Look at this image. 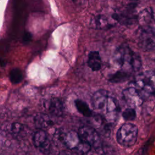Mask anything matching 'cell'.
<instances>
[{
	"label": "cell",
	"instance_id": "cell-1",
	"mask_svg": "<svg viewBox=\"0 0 155 155\" xmlns=\"http://www.w3.org/2000/svg\"><path fill=\"white\" fill-rule=\"evenodd\" d=\"M113 58L122 71L130 73L138 71L141 68L140 56L126 44H122L117 48Z\"/></svg>",
	"mask_w": 155,
	"mask_h": 155
},
{
	"label": "cell",
	"instance_id": "cell-2",
	"mask_svg": "<svg viewBox=\"0 0 155 155\" xmlns=\"http://www.w3.org/2000/svg\"><path fill=\"white\" fill-rule=\"evenodd\" d=\"M138 134L137 127L130 122L120 126L116 134L118 143L125 147H130L135 144Z\"/></svg>",
	"mask_w": 155,
	"mask_h": 155
},
{
	"label": "cell",
	"instance_id": "cell-3",
	"mask_svg": "<svg viewBox=\"0 0 155 155\" xmlns=\"http://www.w3.org/2000/svg\"><path fill=\"white\" fill-rule=\"evenodd\" d=\"M136 87L143 95H153L154 93V73L152 71H147L137 74L134 79Z\"/></svg>",
	"mask_w": 155,
	"mask_h": 155
},
{
	"label": "cell",
	"instance_id": "cell-4",
	"mask_svg": "<svg viewBox=\"0 0 155 155\" xmlns=\"http://www.w3.org/2000/svg\"><path fill=\"white\" fill-rule=\"evenodd\" d=\"M61 139L63 144L71 150L86 153L91 149L90 146L81 140L78 132L75 131L71 130L64 133L61 135Z\"/></svg>",
	"mask_w": 155,
	"mask_h": 155
},
{
	"label": "cell",
	"instance_id": "cell-5",
	"mask_svg": "<svg viewBox=\"0 0 155 155\" xmlns=\"http://www.w3.org/2000/svg\"><path fill=\"white\" fill-rule=\"evenodd\" d=\"M136 6V3H130L122 8L116 10L112 15L113 19L123 25H131L137 20Z\"/></svg>",
	"mask_w": 155,
	"mask_h": 155
},
{
	"label": "cell",
	"instance_id": "cell-6",
	"mask_svg": "<svg viewBox=\"0 0 155 155\" xmlns=\"http://www.w3.org/2000/svg\"><path fill=\"white\" fill-rule=\"evenodd\" d=\"M81 140L91 148H100L102 145L101 137L97 131L90 126H82L78 132Z\"/></svg>",
	"mask_w": 155,
	"mask_h": 155
},
{
	"label": "cell",
	"instance_id": "cell-7",
	"mask_svg": "<svg viewBox=\"0 0 155 155\" xmlns=\"http://www.w3.org/2000/svg\"><path fill=\"white\" fill-rule=\"evenodd\" d=\"M140 29L154 32V11L151 7L142 10L137 16Z\"/></svg>",
	"mask_w": 155,
	"mask_h": 155
},
{
	"label": "cell",
	"instance_id": "cell-8",
	"mask_svg": "<svg viewBox=\"0 0 155 155\" xmlns=\"http://www.w3.org/2000/svg\"><path fill=\"white\" fill-rule=\"evenodd\" d=\"M123 97L126 103L130 107H137L143 102V96L134 86L129 87L122 91Z\"/></svg>",
	"mask_w": 155,
	"mask_h": 155
},
{
	"label": "cell",
	"instance_id": "cell-9",
	"mask_svg": "<svg viewBox=\"0 0 155 155\" xmlns=\"http://www.w3.org/2000/svg\"><path fill=\"white\" fill-rule=\"evenodd\" d=\"M33 144L41 152L47 154L50 152L51 143L47 133L43 130L36 131L33 137Z\"/></svg>",
	"mask_w": 155,
	"mask_h": 155
},
{
	"label": "cell",
	"instance_id": "cell-10",
	"mask_svg": "<svg viewBox=\"0 0 155 155\" xmlns=\"http://www.w3.org/2000/svg\"><path fill=\"white\" fill-rule=\"evenodd\" d=\"M138 44L143 50H153L154 48V32L139 28L138 33Z\"/></svg>",
	"mask_w": 155,
	"mask_h": 155
},
{
	"label": "cell",
	"instance_id": "cell-11",
	"mask_svg": "<svg viewBox=\"0 0 155 155\" xmlns=\"http://www.w3.org/2000/svg\"><path fill=\"white\" fill-rule=\"evenodd\" d=\"M106 116L108 120L113 122L116 120L117 114L119 113L120 108L119 102L116 98L113 96H108L106 105Z\"/></svg>",
	"mask_w": 155,
	"mask_h": 155
},
{
	"label": "cell",
	"instance_id": "cell-12",
	"mask_svg": "<svg viewBox=\"0 0 155 155\" xmlns=\"http://www.w3.org/2000/svg\"><path fill=\"white\" fill-rule=\"evenodd\" d=\"M108 96V92L105 90L101 89L96 91L91 98L92 107L97 110L104 109L105 107Z\"/></svg>",
	"mask_w": 155,
	"mask_h": 155
},
{
	"label": "cell",
	"instance_id": "cell-13",
	"mask_svg": "<svg viewBox=\"0 0 155 155\" xmlns=\"http://www.w3.org/2000/svg\"><path fill=\"white\" fill-rule=\"evenodd\" d=\"M93 27L97 29H107L113 26V23L105 15L99 14L94 16L91 20Z\"/></svg>",
	"mask_w": 155,
	"mask_h": 155
},
{
	"label": "cell",
	"instance_id": "cell-14",
	"mask_svg": "<svg viewBox=\"0 0 155 155\" xmlns=\"http://www.w3.org/2000/svg\"><path fill=\"white\" fill-rule=\"evenodd\" d=\"M45 107L51 114L54 116H59L63 114V104L58 98H52L46 102Z\"/></svg>",
	"mask_w": 155,
	"mask_h": 155
},
{
	"label": "cell",
	"instance_id": "cell-15",
	"mask_svg": "<svg viewBox=\"0 0 155 155\" xmlns=\"http://www.w3.org/2000/svg\"><path fill=\"white\" fill-rule=\"evenodd\" d=\"M87 65L93 71H97L102 67V59L99 51H91L88 54Z\"/></svg>",
	"mask_w": 155,
	"mask_h": 155
},
{
	"label": "cell",
	"instance_id": "cell-16",
	"mask_svg": "<svg viewBox=\"0 0 155 155\" xmlns=\"http://www.w3.org/2000/svg\"><path fill=\"white\" fill-rule=\"evenodd\" d=\"M74 104L78 112L85 117H91L93 114L92 111L87 105V104L81 99H76Z\"/></svg>",
	"mask_w": 155,
	"mask_h": 155
},
{
	"label": "cell",
	"instance_id": "cell-17",
	"mask_svg": "<svg viewBox=\"0 0 155 155\" xmlns=\"http://www.w3.org/2000/svg\"><path fill=\"white\" fill-rule=\"evenodd\" d=\"M130 77V73L120 70L111 74L109 77V81L112 83H120L128 80Z\"/></svg>",
	"mask_w": 155,
	"mask_h": 155
},
{
	"label": "cell",
	"instance_id": "cell-18",
	"mask_svg": "<svg viewBox=\"0 0 155 155\" xmlns=\"http://www.w3.org/2000/svg\"><path fill=\"white\" fill-rule=\"evenodd\" d=\"M10 80L13 84H18L22 79V73L20 69L13 68L10 73Z\"/></svg>",
	"mask_w": 155,
	"mask_h": 155
},
{
	"label": "cell",
	"instance_id": "cell-19",
	"mask_svg": "<svg viewBox=\"0 0 155 155\" xmlns=\"http://www.w3.org/2000/svg\"><path fill=\"white\" fill-rule=\"evenodd\" d=\"M124 119L126 121H131L135 119L136 117V113L134 108H126L122 114Z\"/></svg>",
	"mask_w": 155,
	"mask_h": 155
},
{
	"label": "cell",
	"instance_id": "cell-20",
	"mask_svg": "<svg viewBox=\"0 0 155 155\" xmlns=\"http://www.w3.org/2000/svg\"><path fill=\"white\" fill-rule=\"evenodd\" d=\"M36 122L41 125L47 127L51 124V120L47 115L39 114L36 117Z\"/></svg>",
	"mask_w": 155,
	"mask_h": 155
},
{
	"label": "cell",
	"instance_id": "cell-21",
	"mask_svg": "<svg viewBox=\"0 0 155 155\" xmlns=\"http://www.w3.org/2000/svg\"><path fill=\"white\" fill-rule=\"evenodd\" d=\"M22 128V126L21 124L14 123L12 125V131H13V133L17 134L21 131Z\"/></svg>",
	"mask_w": 155,
	"mask_h": 155
}]
</instances>
